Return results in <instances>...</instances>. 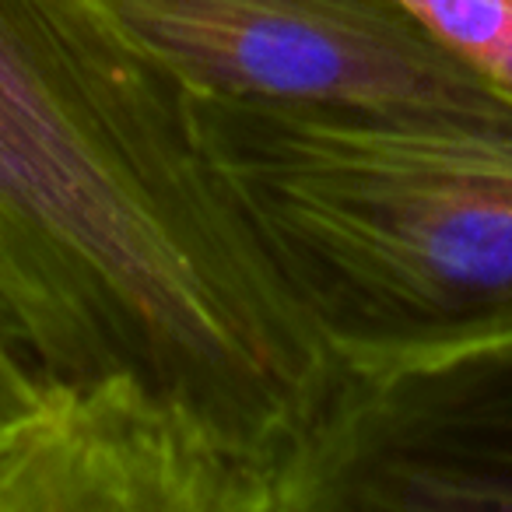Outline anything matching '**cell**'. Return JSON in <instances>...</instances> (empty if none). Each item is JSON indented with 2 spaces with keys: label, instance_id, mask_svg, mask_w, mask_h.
<instances>
[{
  "label": "cell",
  "instance_id": "7",
  "mask_svg": "<svg viewBox=\"0 0 512 512\" xmlns=\"http://www.w3.org/2000/svg\"><path fill=\"white\" fill-rule=\"evenodd\" d=\"M50 393L46 386L32 376L25 358L8 341L4 327H0V456L8 453L18 442V435L39 421L50 407Z\"/></svg>",
  "mask_w": 512,
  "mask_h": 512
},
{
  "label": "cell",
  "instance_id": "6",
  "mask_svg": "<svg viewBox=\"0 0 512 512\" xmlns=\"http://www.w3.org/2000/svg\"><path fill=\"white\" fill-rule=\"evenodd\" d=\"M449 50L512 95V0H400Z\"/></svg>",
  "mask_w": 512,
  "mask_h": 512
},
{
  "label": "cell",
  "instance_id": "4",
  "mask_svg": "<svg viewBox=\"0 0 512 512\" xmlns=\"http://www.w3.org/2000/svg\"><path fill=\"white\" fill-rule=\"evenodd\" d=\"M348 376L316 512H512V341Z\"/></svg>",
  "mask_w": 512,
  "mask_h": 512
},
{
  "label": "cell",
  "instance_id": "1",
  "mask_svg": "<svg viewBox=\"0 0 512 512\" xmlns=\"http://www.w3.org/2000/svg\"><path fill=\"white\" fill-rule=\"evenodd\" d=\"M0 327L50 400L141 404L302 484L348 372L102 0H0Z\"/></svg>",
  "mask_w": 512,
  "mask_h": 512
},
{
  "label": "cell",
  "instance_id": "2",
  "mask_svg": "<svg viewBox=\"0 0 512 512\" xmlns=\"http://www.w3.org/2000/svg\"><path fill=\"white\" fill-rule=\"evenodd\" d=\"M214 169L341 358L376 372L512 341V109L193 92Z\"/></svg>",
  "mask_w": 512,
  "mask_h": 512
},
{
  "label": "cell",
  "instance_id": "5",
  "mask_svg": "<svg viewBox=\"0 0 512 512\" xmlns=\"http://www.w3.org/2000/svg\"><path fill=\"white\" fill-rule=\"evenodd\" d=\"M0 512H292V498L165 411L53 400L0 456Z\"/></svg>",
  "mask_w": 512,
  "mask_h": 512
},
{
  "label": "cell",
  "instance_id": "3",
  "mask_svg": "<svg viewBox=\"0 0 512 512\" xmlns=\"http://www.w3.org/2000/svg\"><path fill=\"white\" fill-rule=\"evenodd\" d=\"M193 92L421 113H505L512 95L400 0H102Z\"/></svg>",
  "mask_w": 512,
  "mask_h": 512
}]
</instances>
